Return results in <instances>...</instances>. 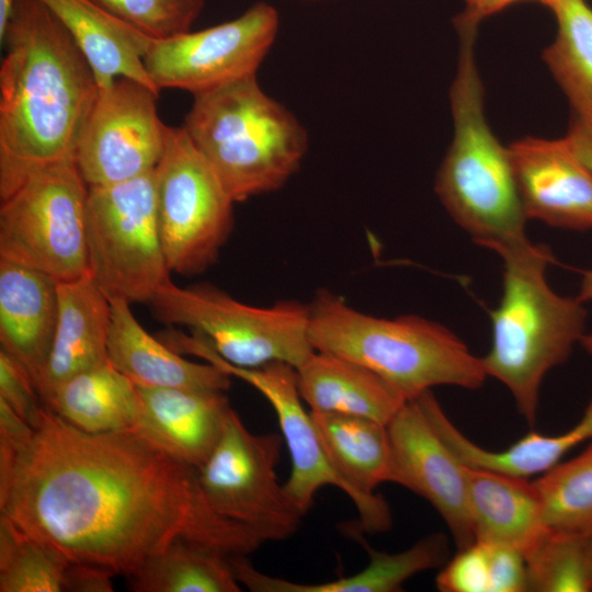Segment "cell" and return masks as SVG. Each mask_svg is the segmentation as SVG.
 <instances>
[{"mask_svg":"<svg viewBox=\"0 0 592 592\" xmlns=\"http://www.w3.org/2000/svg\"><path fill=\"white\" fill-rule=\"evenodd\" d=\"M32 428L0 447V513L70 562L128 577L178 540L226 556L265 543L210 508L196 469L134 430L89 433L46 406Z\"/></svg>","mask_w":592,"mask_h":592,"instance_id":"1","label":"cell"},{"mask_svg":"<svg viewBox=\"0 0 592 592\" xmlns=\"http://www.w3.org/2000/svg\"><path fill=\"white\" fill-rule=\"evenodd\" d=\"M0 65V198L31 172L75 159L100 87L88 60L39 0H13Z\"/></svg>","mask_w":592,"mask_h":592,"instance_id":"2","label":"cell"},{"mask_svg":"<svg viewBox=\"0 0 592 592\" xmlns=\"http://www.w3.org/2000/svg\"><path fill=\"white\" fill-rule=\"evenodd\" d=\"M457 70L449 90L454 135L435 180L451 217L473 240L504 258L530 248L527 217L509 148L489 127L475 58L477 32H458Z\"/></svg>","mask_w":592,"mask_h":592,"instance_id":"3","label":"cell"},{"mask_svg":"<svg viewBox=\"0 0 592 592\" xmlns=\"http://www.w3.org/2000/svg\"><path fill=\"white\" fill-rule=\"evenodd\" d=\"M308 305L314 350L367 367L407 400L435 386L478 389L488 377L481 357L439 322L415 315L375 317L328 289H320Z\"/></svg>","mask_w":592,"mask_h":592,"instance_id":"4","label":"cell"},{"mask_svg":"<svg viewBox=\"0 0 592 592\" xmlns=\"http://www.w3.org/2000/svg\"><path fill=\"white\" fill-rule=\"evenodd\" d=\"M193 96L182 126L235 203L277 191L298 171L307 132L257 75Z\"/></svg>","mask_w":592,"mask_h":592,"instance_id":"5","label":"cell"},{"mask_svg":"<svg viewBox=\"0 0 592 592\" xmlns=\"http://www.w3.org/2000/svg\"><path fill=\"white\" fill-rule=\"evenodd\" d=\"M502 259L503 294L490 312L492 344L481 361L533 425L542 382L580 342L588 312L577 297L561 296L548 285L545 272L554 259L547 246L533 244Z\"/></svg>","mask_w":592,"mask_h":592,"instance_id":"6","label":"cell"},{"mask_svg":"<svg viewBox=\"0 0 592 592\" xmlns=\"http://www.w3.org/2000/svg\"><path fill=\"white\" fill-rule=\"evenodd\" d=\"M148 306L157 320L187 327L236 366L283 362L296 368L314 351L309 305L297 300L251 306L206 283L180 287L170 280Z\"/></svg>","mask_w":592,"mask_h":592,"instance_id":"7","label":"cell"},{"mask_svg":"<svg viewBox=\"0 0 592 592\" xmlns=\"http://www.w3.org/2000/svg\"><path fill=\"white\" fill-rule=\"evenodd\" d=\"M88 195L89 186L73 158L31 172L1 197L0 259L57 282L90 273Z\"/></svg>","mask_w":592,"mask_h":592,"instance_id":"8","label":"cell"},{"mask_svg":"<svg viewBox=\"0 0 592 592\" xmlns=\"http://www.w3.org/2000/svg\"><path fill=\"white\" fill-rule=\"evenodd\" d=\"M87 239L90 273L107 298L148 305L171 280L158 224L155 170L89 187Z\"/></svg>","mask_w":592,"mask_h":592,"instance_id":"9","label":"cell"},{"mask_svg":"<svg viewBox=\"0 0 592 592\" xmlns=\"http://www.w3.org/2000/svg\"><path fill=\"white\" fill-rule=\"evenodd\" d=\"M155 173L167 266L181 275L203 273L217 261L230 236L235 201L183 126H168Z\"/></svg>","mask_w":592,"mask_h":592,"instance_id":"10","label":"cell"},{"mask_svg":"<svg viewBox=\"0 0 592 592\" xmlns=\"http://www.w3.org/2000/svg\"><path fill=\"white\" fill-rule=\"evenodd\" d=\"M281 447L280 435L251 433L232 409L217 445L197 469L210 508L265 542L292 536L304 516L278 482Z\"/></svg>","mask_w":592,"mask_h":592,"instance_id":"11","label":"cell"},{"mask_svg":"<svg viewBox=\"0 0 592 592\" xmlns=\"http://www.w3.org/2000/svg\"><path fill=\"white\" fill-rule=\"evenodd\" d=\"M280 29L277 10L258 2L240 16L196 32L153 39L144 56L152 83L193 95L257 75Z\"/></svg>","mask_w":592,"mask_h":592,"instance_id":"12","label":"cell"},{"mask_svg":"<svg viewBox=\"0 0 592 592\" xmlns=\"http://www.w3.org/2000/svg\"><path fill=\"white\" fill-rule=\"evenodd\" d=\"M158 94L128 78L100 88L75 153L89 187L125 182L156 169L168 129L158 116Z\"/></svg>","mask_w":592,"mask_h":592,"instance_id":"13","label":"cell"},{"mask_svg":"<svg viewBox=\"0 0 592 592\" xmlns=\"http://www.w3.org/2000/svg\"><path fill=\"white\" fill-rule=\"evenodd\" d=\"M169 345L180 354L200 357L229 376L244 380L271 403L292 462L284 489L303 515L309 511L316 493L325 486H334L351 498L349 486L325 453L310 411L304 409L293 365L273 362L252 368L236 366L224 361L200 334H189L178 329L170 334Z\"/></svg>","mask_w":592,"mask_h":592,"instance_id":"14","label":"cell"},{"mask_svg":"<svg viewBox=\"0 0 592 592\" xmlns=\"http://www.w3.org/2000/svg\"><path fill=\"white\" fill-rule=\"evenodd\" d=\"M391 478L436 510L457 549L475 543L464 465L439 436L415 399L407 400L387 424Z\"/></svg>","mask_w":592,"mask_h":592,"instance_id":"15","label":"cell"},{"mask_svg":"<svg viewBox=\"0 0 592 592\" xmlns=\"http://www.w3.org/2000/svg\"><path fill=\"white\" fill-rule=\"evenodd\" d=\"M508 148L527 219L570 230L592 229V172L565 137H524Z\"/></svg>","mask_w":592,"mask_h":592,"instance_id":"16","label":"cell"},{"mask_svg":"<svg viewBox=\"0 0 592 592\" xmlns=\"http://www.w3.org/2000/svg\"><path fill=\"white\" fill-rule=\"evenodd\" d=\"M136 387L138 413L132 430L178 462L201 468L232 410L225 391Z\"/></svg>","mask_w":592,"mask_h":592,"instance_id":"17","label":"cell"},{"mask_svg":"<svg viewBox=\"0 0 592 592\" xmlns=\"http://www.w3.org/2000/svg\"><path fill=\"white\" fill-rule=\"evenodd\" d=\"M311 413L325 453L349 486L351 500L366 532L391 526L387 502L375 493L391 478V445L387 424L339 413Z\"/></svg>","mask_w":592,"mask_h":592,"instance_id":"18","label":"cell"},{"mask_svg":"<svg viewBox=\"0 0 592 592\" xmlns=\"http://www.w3.org/2000/svg\"><path fill=\"white\" fill-rule=\"evenodd\" d=\"M58 319L36 389L46 405L67 379L109 362L112 307L91 273L58 282Z\"/></svg>","mask_w":592,"mask_h":592,"instance_id":"19","label":"cell"},{"mask_svg":"<svg viewBox=\"0 0 592 592\" xmlns=\"http://www.w3.org/2000/svg\"><path fill=\"white\" fill-rule=\"evenodd\" d=\"M58 282L24 264L0 259V343L35 387L47 363L58 319Z\"/></svg>","mask_w":592,"mask_h":592,"instance_id":"20","label":"cell"},{"mask_svg":"<svg viewBox=\"0 0 592 592\" xmlns=\"http://www.w3.org/2000/svg\"><path fill=\"white\" fill-rule=\"evenodd\" d=\"M346 532L358 540L369 555V563L361 572L321 583H298L257 570L243 555L229 556L237 580L254 592H396L417 573L443 567L449 553L447 537L430 534L400 553L377 550L356 531Z\"/></svg>","mask_w":592,"mask_h":592,"instance_id":"21","label":"cell"},{"mask_svg":"<svg viewBox=\"0 0 592 592\" xmlns=\"http://www.w3.org/2000/svg\"><path fill=\"white\" fill-rule=\"evenodd\" d=\"M109 362L136 385L226 391L230 376L209 363H195L150 335L130 304L110 299Z\"/></svg>","mask_w":592,"mask_h":592,"instance_id":"22","label":"cell"},{"mask_svg":"<svg viewBox=\"0 0 592 592\" xmlns=\"http://www.w3.org/2000/svg\"><path fill=\"white\" fill-rule=\"evenodd\" d=\"M39 1L69 32L92 68L100 88L117 78H128L159 92L144 65V56L155 38L92 0Z\"/></svg>","mask_w":592,"mask_h":592,"instance_id":"23","label":"cell"},{"mask_svg":"<svg viewBox=\"0 0 592 592\" xmlns=\"http://www.w3.org/2000/svg\"><path fill=\"white\" fill-rule=\"evenodd\" d=\"M299 395L312 413L369 418L388 424L407 399L367 367L314 350L296 367Z\"/></svg>","mask_w":592,"mask_h":592,"instance_id":"24","label":"cell"},{"mask_svg":"<svg viewBox=\"0 0 592 592\" xmlns=\"http://www.w3.org/2000/svg\"><path fill=\"white\" fill-rule=\"evenodd\" d=\"M475 542L526 554L547 532L539 496L526 478L464 465Z\"/></svg>","mask_w":592,"mask_h":592,"instance_id":"25","label":"cell"},{"mask_svg":"<svg viewBox=\"0 0 592 592\" xmlns=\"http://www.w3.org/2000/svg\"><path fill=\"white\" fill-rule=\"evenodd\" d=\"M45 406L89 433L132 430L138 392L136 384L107 362L64 382Z\"/></svg>","mask_w":592,"mask_h":592,"instance_id":"26","label":"cell"},{"mask_svg":"<svg viewBox=\"0 0 592 592\" xmlns=\"http://www.w3.org/2000/svg\"><path fill=\"white\" fill-rule=\"evenodd\" d=\"M135 592H239L228 556L178 540L128 576Z\"/></svg>","mask_w":592,"mask_h":592,"instance_id":"27","label":"cell"},{"mask_svg":"<svg viewBox=\"0 0 592 592\" xmlns=\"http://www.w3.org/2000/svg\"><path fill=\"white\" fill-rule=\"evenodd\" d=\"M557 35L543 60L566 94L573 116L592 122V9L584 0H557Z\"/></svg>","mask_w":592,"mask_h":592,"instance_id":"28","label":"cell"},{"mask_svg":"<svg viewBox=\"0 0 592 592\" xmlns=\"http://www.w3.org/2000/svg\"><path fill=\"white\" fill-rule=\"evenodd\" d=\"M69 563L0 513V592H65Z\"/></svg>","mask_w":592,"mask_h":592,"instance_id":"29","label":"cell"},{"mask_svg":"<svg viewBox=\"0 0 592 592\" xmlns=\"http://www.w3.org/2000/svg\"><path fill=\"white\" fill-rule=\"evenodd\" d=\"M533 482L548 531L577 535L592 532V443Z\"/></svg>","mask_w":592,"mask_h":592,"instance_id":"30","label":"cell"},{"mask_svg":"<svg viewBox=\"0 0 592 592\" xmlns=\"http://www.w3.org/2000/svg\"><path fill=\"white\" fill-rule=\"evenodd\" d=\"M587 536L547 530L539 540L524 554L527 591H592Z\"/></svg>","mask_w":592,"mask_h":592,"instance_id":"31","label":"cell"},{"mask_svg":"<svg viewBox=\"0 0 592 592\" xmlns=\"http://www.w3.org/2000/svg\"><path fill=\"white\" fill-rule=\"evenodd\" d=\"M127 24L156 39L187 31L206 0H92Z\"/></svg>","mask_w":592,"mask_h":592,"instance_id":"32","label":"cell"},{"mask_svg":"<svg viewBox=\"0 0 592 592\" xmlns=\"http://www.w3.org/2000/svg\"><path fill=\"white\" fill-rule=\"evenodd\" d=\"M435 584L442 592H490L486 546L475 542L459 549L437 573Z\"/></svg>","mask_w":592,"mask_h":592,"instance_id":"33","label":"cell"},{"mask_svg":"<svg viewBox=\"0 0 592 592\" xmlns=\"http://www.w3.org/2000/svg\"><path fill=\"white\" fill-rule=\"evenodd\" d=\"M0 399L33 426L45 406L27 371L0 350Z\"/></svg>","mask_w":592,"mask_h":592,"instance_id":"34","label":"cell"},{"mask_svg":"<svg viewBox=\"0 0 592 592\" xmlns=\"http://www.w3.org/2000/svg\"><path fill=\"white\" fill-rule=\"evenodd\" d=\"M482 544L487 549L490 592L527 591V571L524 556L509 547Z\"/></svg>","mask_w":592,"mask_h":592,"instance_id":"35","label":"cell"},{"mask_svg":"<svg viewBox=\"0 0 592 592\" xmlns=\"http://www.w3.org/2000/svg\"><path fill=\"white\" fill-rule=\"evenodd\" d=\"M110 570L90 563L70 562L65 578V592H112Z\"/></svg>","mask_w":592,"mask_h":592,"instance_id":"36","label":"cell"},{"mask_svg":"<svg viewBox=\"0 0 592 592\" xmlns=\"http://www.w3.org/2000/svg\"><path fill=\"white\" fill-rule=\"evenodd\" d=\"M524 0H465L464 10L455 18L457 32L478 31L479 24L487 18L502 11L513 3ZM536 1L550 10L557 0H530Z\"/></svg>","mask_w":592,"mask_h":592,"instance_id":"37","label":"cell"},{"mask_svg":"<svg viewBox=\"0 0 592 592\" xmlns=\"http://www.w3.org/2000/svg\"><path fill=\"white\" fill-rule=\"evenodd\" d=\"M565 138L576 156L592 172V122L573 116Z\"/></svg>","mask_w":592,"mask_h":592,"instance_id":"38","label":"cell"},{"mask_svg":"<svg viewBox=\"0 0 592 592\" xmlns=\"http://www.w3.org/2000/svg\"><path fill=\"white\" fill-rule=\"evenodd\" d=\"M577 298L582 303L592 300V270H585L582 272L580 291ZM580 343L590 354H592V332L584 333L580 340Z\"/></svg>","mask_w":592,"mask_h":592,"instance_id":"39","label":"cell"},{"mask_svg":"<svg viewBox=\"0 0 592 592\" xmlns=\"http://www.w3.org/2000/svg\"><path fill=\"white\" fill-rule=\"evenodd\" d=\"M12 3L13 0H0V35L5 29Z\"/></svg>","mask_w":592,"mask_h":592,"instance_id":"40","label":"cell"},{"mask_svg":"<svg viewBox=\"0 0 592 592\" xmlns=\"http://www.w3.org/2000/svg\"><path fill=\"white\" fill-rule=\"evenodd\" d=\"M587 542H588V551H589V559H590L591 574H592V532L587 536Z\"/></svg>","mask_w":592,"mask_h":592,"instance_id":"41","label":"cell"}]
</instances>
